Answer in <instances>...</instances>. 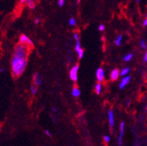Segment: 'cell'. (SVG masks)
<instances>
[{
	"label": "cell",
	"mask_w": 147,
	"mask_h": 146,
	"mask_svg": "<svg viewBox=\"0 0 147 146\" xmlns=\"http://www.w3.org/2000/svg\"><path fill=\"white\" fill-rule=\"evenodd\" d=\"M105 29V27L104 25L102 24H101L100 26H99V28H98V30H99V32H103Z\"/></svg>",
	"instance_id": "obj_23"
},
{
	"label": "cell",
	"mask_w": 147,
	"mask_h": 146,
	"mask_svg": "<svg viewBox=\"0 0 147 146\" xmlns=\"http://www.w3.org/2000/svg\"><path fill=\"white\" fill-rule=\"evenodd\" d=\"M30 47L22 43L16 45L11 58V73L13 78H18L24 72L28 63Z\"/></svg>",
	"instance_id": "obj_1"
},
{
	"label": "cell",
	"mask_w": 147,
	"mask_h": 146,
	"mask_svg": "<svg viewBox=\"0 0 147 146\" xmlns=\"http://www.w3.org/2000/svg\"><path fill=\"white\" fill-rule=\"evenodd\" d=\"M82 49V47H81V43H80V40L76 41V46H75V50H76V52H78L79 50Z\"/></svg>",
	"instance_id": "obj_17"
},
{
	"label": "cell",
	"mask_w": 147,
	"mask_h": 146,
	"mask_svg": "<svg viewBox=\"0 0 147 146\" xmlns=\"http://www.w3.org/2000/svg\"><path fill=\"white\" fill-rule=\"evenodd\" d=\"M40 22V19L38 18V17H36L35 19H34V24L35 25H38V23Z\"/></svg>",
	"instance_id": "obj_25"
},
{
	"label": "cell",
	"mask_w": 147,
	"mask_h": 146,
	"mask_svg": "<svg viewBox=\"0 0 147 146\" xmlns=\"http://www.w3.org/2000/svg\"><path fill=\"white\" fill-rule=\"evenodd\" d=\"M33 82L35 86L41 85L42 82H43L42 76L39 73H34V75H33Z\"/></svg>",
	"instance_id": "obj_7"
},
{
	"label": "cell",
	"mask_w": 147,
	"mask_h": 146,
	"mask_svg": "<svg viewBox=\"0 0 147 146\" xmlns=\"http://www.w3.org/2000/svg\"><path fill=\"white\" fill-rule=\"evenodd\" d=\"M103 139H104V141L105 142V143H110L111 137L108 135H105L104 136V137H103Z\"/></svg>",
	"instance_id": "obj_20"
},
{
	"label": "cell",
	"mask_w": 147,
	"mask_h": 146,
	"mask_svg": "<svg viewBox=\"0 0 147 146\" xmlns=\"http://www.w3.org/2000/svg\"><path fill=\"white\" fill-rule=\"evenodd\" d=\"M65 4V1L64 0H58V5L60 7H63Z\"/></svg>",
	"instance_id": "obj_22"
},
{
	"label": "cell",
	"mask_w": 147,
	"mask_h": 146,
	"mask_svg": "<svg viewBox=\"0 0 147 146\" xmlns=\"http://www.w3.org/2000/svg\"><path fill=\"white\" fill-rule=\"evenodd\" d=\"M69 25L70 26H75L76 25V20L75 18H70L69 20Z\"/></svg>",
	"instance_id": "obj_18"
},
{
	"label": "cell",
	"mask_w": 147,
	"mask_h": 146,
	"mask_svg": "<svg viewBox=\"0 0 147 146\" xmlns=\"http://www.w3.org/2000/svg\"><path fill=\"white\" fill-rule=\"evenodd\" d=\"M20 43L26 45V46H29L30 48H32L34 46L33 41L30 39L28 36H26V34H22V35H20Z\"/></svg>",
	"instance_id": "obj_3"
},
{
	"label": "cell",
	"mask_w": 147,
	"mask_h": 146,
	"mask_svg": "<svg viewBox=\"0 0 147 146\" xmlns=\"http://www.w3.org/2000/svg\"><path fill=\"white\" fill-rule=\"evenodd\" d=\"M73 37H74V39L76 40V41L80 40H79V34H78V32L74 33V34H73Z\"/></svg>",
	"instance_id": "obj_21"
},
{
	"label": "cell",
	"mask_w": 147,
	"mask_h": 146,
	"mask_svg": "<svg viewBox=\"0 0 147 146\" xmlns=\"http://www.w3.org/2000/svg\"><path fill=\"white\" fill-rule=\"evenodd\" d=\"M144 61H145V62H147V51L146 52L145 54H144Z\"/></svg>",
	"instance_id": "obj_26"
},
{
	"label": "cell",
	"mask_w": 147,
	"mask_h": 146,
	"mask_svg": "<svg viewBox=\"0 0 147 146\" xmlns=\"http://www.w3.org/2000/svg\"><path fill=\"white\" fill-rule=\"evenodd\" d=\"M72 95H73V96L75 97V98L79 97L81 95L80 89H78V87H73V89H72Z\"/></svg>",
	"instance_id": "obj_10"
},
{
	"label": "cell",
	"mask_w": 147,
	"mask_h": 146,
	"mask_svg": "<svg viewBox=\"0 0 147 146\" xmlns=\"http://www.w3.org/2000/svg\"><path fill=\"white\" fill-rule=\"evenodd\" d=\"M52 111H53V112H55V113H56V112H57V110H57V108L55 107H52Z\"/></svg>",
	"instance_id": "obj_29"
},
{
	"label": "cell",
	"mask_w": 147,
	"mask_h": 146,
	"mask_svg": "<svg viewBox=\"0 0 147 146\" xmlns=\"http://www.w3.org/2000/svg\"><path fill=\"white\" fill-rule=\"evenodd\" d=\"M5 71V69L4 68H0V72H3Z\"/></svg>",
	"instance_id": "obj_30"
},
{
	"label": "cell",
	"mask_w": 147,
	"mask_h": 146,
	"mask_svg": "<svg viewBox=\"0 0 147 146\" xmlns=\"http://www.w3.org/2000/svg\"><path fill=\"white\" fill-rule=\"evenodd\" d=\"M133 58V54L131 53H129L125 54V56H123V61H125V62H129L132 60Z\"/></svg>",
	"instance_id": "obj_12"
},
{
	"label": "cell",
	"mask_w": 147,
	"mask_h": 146,
	"mask_svg": "<svg viewBox=\"0 0 147 146\" xmlns=\"http://www.w3.org/2000/svg\"><path fill=\"white\" fill-rule=\"evenodd\" d=\"M96 79L98 81V83H101L104 81L105 78V71L102 68H98L96 72Z\"/></svg>",
	"instance_id": "obj_5"
},
{
	"label": "cell",
	"mask_w": 147,
	"mask_h": 146,
	"mask_svg": "<svg viewBox=\"0 0 147 146\" xmlns=\"http://www.w3.org/2000/svg\"><path fill=\"white\" fill-rule=\"evenodd\" d=\"M131 79V77L130 75H127L125 76V77H124V78L122 79L121 81H120V83H119V89H124V88L128 85V83L130 82Z\"/></svg>",
	"instance_id": "obj_6"
},
{
	"label": "cell",
	"mask_w": 147,
	"mask_h": 146,
	"mask_svg": "<svg viewBox=\"0 0 147 146\" xmlns=\"http://www.w3.org/2000/svg\"><path fill=\"white\" fill-rule=\"evenodd\" d=\"M130 72V69L129 68H124L120 71V76H125L128 75V74Z\"/></svg>",
	"instance_id": "obj_14"
},
{
	"label": "cell",
	"mask_w": 147,
	"mask_h": 146,
	"mask_svg": "<svg viewBox=\"0 0 147 146\" xmlns=\"http://www.w3.org/2000/svg\"><path fill=\"white\" fill-rule=\"evenodd\" d=\"M120 76V72L119 71L118 69H114L111 72V75H110V78L111 81H116V80H117L119 78V77Z\"/></svg>",
	"instance_id": "obj_8"
},
{
	"label": "cell",
	"mask_w": 147,
	"mask_h": 146,
	"mask_svg": "<svg viewBox=\"0 0 147 146\" xmlns=\"http://www.w3.org/2000/svg\"><path fill=\"white\" fill-rule=\"evenodd\" d=\"M44 133L45 134H46L47 136H48V137H52V134L51 133V132L49 131H48V130H46V131H44Z\"/></svg>",
	"instance_id": "obj_24"
},
{
	"label": "cell",
	"mask_w": 147,
	"mask_h": 146,
	"mask_svg": "<svg viewBox=\"0 0 147 146\" xmlns=\"http://www.w3.org/2000/svg\"><path fill=\"white\" fill-rule=\"evenodd\" d=\"M30 89H31V92H32V93L34 95V96H35V95L37 94V86H35V85L31 86V88H30Z\"/></svg>",
	"instance_id": "obj_16"
},
{
	"label": "cell",
	"mask_w": 147,
	"mask_h": 146,
	"mask_svg": "<svg viewBox=\"0 0 147 146\" xmlns=\"http://www.w3.org/2000/svg\"><path fill=\"white\" fill-rule=\"evenodd\" d=\"M140 47H141L143 49H146L147 48V46H146V43L145 40H141L140 43Z\"/></svg>",
	"instance_id": "obj_19"
},
{
	"label": "cell",
	"mask_w": 147,
	"mask_h": 146,
	"mask_svg": "<svg viewBox=\"0 0 147 146\" xmlns=\"http://www.w3.org/2000/svg\"><path fill=\"white\" fill-rule=\"evenodd\" d=\"M26 4H27V5L28 7H29L30 9L34 10L35 8V2L32 1V0H28V1H26Z\"/></svg>",
	"instance_id": "obj_13"
},
{
	"label": "cell",
	"mask_w": 147,
	"mask_h": 146,
	"mask_svg": "<svg viewBox=\"0 0 147 146\" xmlns=\"http://www.w3.org/2000/svg\"><path fill=\"white\" fill-rule=\"evenodd\" d=\"M146 18H147V14H146Z\"/></svg>",
	"instance_id": "obj_31"
},
{
	"label": "cell",
	"mask_w": 147,
	"mask_h": 146,
	"mask_svg": "<svg viewBox=\"0 0 147 146\" xmlns=\"http://www.w3.org/2000/svg\"><path fill=\"white\" fill-rule=\"evenodd\" d=\"M122 40H123V35H122V34H120V35L118 36L117 38V39L114 40V44H115L116 46H120V44H121Z\"/></svg>",
	"instance_id": "obj_15"
},
{
	"label": "cell",
	"mask_w": 147,
	"mask_h": 146,
	"mask_svg": "<svg viewBox=\"0 0 147 146\" xmlns=\"http://www.w3.org/2000/svg\"><path fill=\"white\" fill-rule=\"evenodd\" d=\"M124 131H125V122H122L120 123V127H119V135L118 137V144L119 146L123 145V135H124Z\"/></svg>",
	"instance_id": "obj_4"
},
{
	"label": "cell",
	"mask_w": 147,
	"mask_h": 146,
	"mask_svg": "<svg viewBox=\"0 0 147 146\" xmlns=\"http://www.w3.org/2000/svg\"><path fill=\"white\" fill-rule=\"evenodd\" d=\"M102 84H101V83H96L94 89H95V92L97 95L100 94L101 92H102Z\"/></svg>",
	"instance_id": "obj_11"
},
{
	"label": "cell",
	"mask_w": 147,
	"mask_h": 146,
	"mask_svg": "<svg viewBox=\"0 0 147 146\" xmlns=\"http://www.w3.org/2000/svg\"><path fill=\"white\" fill-rule=\"evenodd\" d=\"M78 68H79V65L77 63L69 71V78L73 81H77V80H78Z\"/></svg>",
	"instance_id": "obj_2"
},
{
	"label": "cell",
	"mask_w": 147,
	"mask_h": 146,
	"mask_svg": "<svg viewBox=\"0 0 147 146\" xmlns=\"http://www.w3.org/2000/svg\"><path fill=\"white\" fill-rule=\"evenodd\" d=\"M108 122H109V125H110V127L113 128L114 125V111L112 110H109L108 112Z\"/></svg>",
	"instance_id": "obj_9"
},
{
	"label": "cell",
	"mask_w": 147,
	"mask_h": 146,
	"mask_svg": "<svg viewBox=\"0 0 147 146\" xmlns=\"http://www.w3.org/2000/svg\"><path fill=\"white\" fill-rule=\"evenodd\" d=\"M51 117H52V120H53V122H57V118H55V117H54L52 115H51Z\"/></svg>",
	"instance_id": "obj_27"
},
{
	"label": "cell",
	"mask_w": 147,
	"mask_h": 146,
	"mask_svg": "<svg viewBox=\"0 0 147 146\" xmlns=\"http://www.w3.org/2000/svg\"><path fill=\"white\" fill-rule=\"evenodd\" d=\"M143 26H147V18H146V20H144V23H143Z\"/></svg>",
	"instance_id": "obj_28"
}]
</instances>
